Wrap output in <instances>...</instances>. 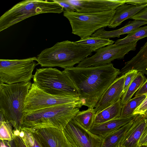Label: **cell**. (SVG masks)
<instances>
[{
    "instance_id": "ffe728a7",
    "label": "cell",
    "mask_w": 147,
    "mask_h": 147,
    "mask_svg": "<svg viewBox=\"0 0 147 147\" xmlns=\"http://www.w3.org/2000/svg\"><path fill=\"white\" fill-rule=\"evenodd\" d=\"M19 136L27 147H49L34 129L22 127Z\"/></svg>"
},
{
    "instance_id": "484cf974",
    "label": "cell",
    "mask_w": 147,
    "mask_h": 147,
    "mask_svg": "<svg viewBox=\"0 0 147 147\" xmlns=\"http://www.w3.org/2000/svg\"><path fill=\"white\" fill-rule=\"evenodd\" d=\"M147 37V26L140 27L128 34L124 38L117 40L115 44L120 45L135 41Z\"/></svg>"
},
{
    "instance_id": "cb8c5ba5",
    "label": "cell",
    "mask_w": 147,
    "mask_h": 147,
    "mask_svg": "<svg viewBox=\"0 0 147 147\" xmlns=\"http://www.w3.org/2000/svg\"><path fill=\"white\" fill-rule=\"evenodd\" d=\"M144 74L138 72L121 99L122 107L131 99L135 93L139 89L146 80Z\"/></svg>"
},
{
    "instance_id": "60d3db41",
    "label": "cell",
    "mask_w": 147,
    "mask_h": 147,
    "mask_svg": "<svg viewBox=\"0 0 147 147\" xmlns=\"http://www.w3.org/2000/svg\"><path fill=\"white\" fill-rule=\"evenodd\" d=\"M118 147H120V146H118Z\"/></svg>"
},
{
    "instance_id": "7c38bea8",
    "label": "cell",
    "mask_w": 147,
    "mask_h": 147,
    "mask_svg": "<svg viewBox=\"0 0 147 147\" xmlns=\"http://www.w3.org/2000/svg\"><path fill=\"white\" fill-rule=\"evenodd\" d=\"M76 11L81 13H96L115 10L125 3V0H66Z\"/></svg>"
},
{
    "instance_id": "5b68a950",
    "label": "cell",
    "mask_w": 147,
    "mask_h": 147,
    "mask_svg": "<svg viewBox=\"0 0 147 147\" xmlns=\"http://www.w3.org/2000/svg\"><path fill=\"white\" fill-rule=\"evenodd\" d=\"M63 8L54 0H25L15 5L0 17V32L30 17L43 13H60Z\"/></svg>"
},
{
    "instance_id": "83f0119b",
    "label": "cell",
    "mask_w": 147,
    "mask_h": 147,
    "mask_svg": "<svg viewBox=\"0 0 147 147\" xmlns=\"http://www.w3.org/2000/svg\"><path fill=\"white\" fill-rule=\"evenodd\" d=\"M0 139L9 141L14 139V129L11 124L6 120L2 113L0 112Z\"/></svg>"
},
{
    "instance_id": "4fadbf2b",
    "label": "cell",
    "mask_w": 147,
    "mask_h": 147,
    "mask_svg": "<svg viewBox=\"0 0 147 147\" xmlns=\"http://www.w3.org/2000/svg\"><path fill=\"white\" fill-rule=\"evenodd\" d=\"M124 76L117 78L107 89L96 104L94 109L97 114L115 103L123 94Z\"/></svg>"
},
{
    "instance_id": "6da1fadb",
    "label": "cell",
    "mask_w": 147,
    "mask_h": 147,
    "mask_svg": "<svg viewBox=\"0 0 147 147\" xmlns=\"http://www.w3.org/2000/svg\"><path fill=\"white\" fill-rule=\"evenodd\" d=\"M76 89L84 105L94 108L102 95L120 74L111 63L84 67H73L63 71Z\"/></svg>"
},
{
    "instance_id": "e0dca14e",
    "label": "cell",
    "mask_w": 147,
    "mask_h": 147,
    "mask_svg": "<svg viewBox=\"0 0 147 147\" xmlns=\"http://www.w3.org/2000/svg\"><path fill=\"white\" fill-rule=\"evenodd\" d=\"M134 70L147 75V41L138 53L125 63L124 67L120 70V74L123 75Z\"/></svg>"
},
{
    "instance_id": "ba28073f",
    "label": "cell",
    "mask_w": 147,
    "mask_h": 147,
    "mask_svg": "<svg viewBox=\"0 0 147 147\" xmlns=\"http://www.w3.org/2000/svg\"><path fill=\"white\" fill-rule=\"evenodd\" d=\"M37 57L22 59H0V83L12 84L30 81Z\"/></svg>"
},
{
    "instance_id": "5bb4252c",
    "label": "cell",
    "mask_w": 147,
    "mask_h": 147,
    "mask_svg": "<svg viewBox=\"0 0 147 147\" xmlns=\"http://www.w3.org/2000/svg\"><path fill=\"white\" fill-rule=\"evenodd\" d=\"M138 115H134L126 117H118L102 123L94 124L89 131L103 139L134 119Z\"/></svg>"
},
{
    "instance_id": "3957f363",
    "label": "cell",
    "mask_w": 147,
    "mask_h": 147,
    "mask_svg": "<svg viewBox=\"0 0 147 147\" xmlns=\"http://www.w3.org/2000/svg\"><path fill=\"white\" fill-rule=\"evenodd\" d=\"M31 85L30 81L12 84L0 83V112L11 124L14 133H20L24 102Z\"/></svg>"
},
{
    "instance_id": "ac0fdd59",
    "label": "cell",
    "mask_w": 147,
    "mask_h": 147,
    "mask_svg": "<svg viewBox=\"0 0 147 147\" xmlns=\"http://www.w3.org/2000/svg\"><path fill=\"white\" fill-rule=\"evenodd\" d=\"M146 24H147V21L134 20L129 21L123 27L117 30L107 31L105 30L104 28H101L97 30L91 36L108 39L116 37L119 38L121 35L128 34L140 26Z\"/></svg>"
},
{
    "instance_id": "30bf717a",
    "label": "cell",
    "mask_w": 147,
    "mask_h": 147,
    "mask_svg": "<svg viewBox=\"0 0 147 147\" xmlns=\"http://www.w3.org/2000/svg\"><path fill=\"white\" fill-rule=\"evenodd\" d=\"M138 41L120 45H110L102 48L93 55L87 57L76 66L84 67L107 64L115 59H123L130 51L136 49Z\"/></svg>"
},
{
    "instance_id": "1f68e13d",
    "label": "cell",
    "mask_w": 147,
    "mask_h": 147,
    "mask_svg": "<svg viewBox=\"0 0 147 147\" xmlns=\"http://www.w3.org/2000/svg\"><path fill=\"white\" fill-rule=\"evenodd\" d=\"M54 1L63 8L64 11L69 12L76 11L74 6L67 2L66 0H54Z\"/></svg>"
},
{
    "instance_id": "7402d4cb",
    "label": "cell",
    "mask_w": 147,
    "mask_h": 147,
    "mask_svg": "<svg viewBox=\"0 0 147 147\" xmlns=\"http://www.w3.org/2000/svg\"><path fill=\"white\" fill-rule=\"evenodd\" d=\"M74 42L78 46L96 52L102 48L113 44L115 41L99 37L90 36Z\"/></svg>"
},
{
    "instance_id": "d590c367",
    "label": "cell",
    "mask_w": 147,
    "mask_h": 147,
    "mask_svg": "<svg viewBox=\"0 0 147 147\" xmlns=\"http://www.w3.org/2000/svg\"><path fill=\"white\" fill-rule=\"evenodd\" d=\"M14 140L16 147H27L22 138L19 135H14Z\"/></svg>"
},
{
    "instance_id": "7a4b0ae2",
    "label": "cell",
    "mask_w": 147,
    "mask_h": 147,
    "mask_svg": "<svg viewBox=\"0 0 147 147\" xmlns=\"http://www.w3.org/2000/svg\"><path fill=\"white\" fill-rule=\"evenodd\" d=\"M83 105L81 100L24 114L22 127L35 130L54 127L63 130Z\"/></svg>"
},
{
    "instance_id": "74e56055",
    "label": "cell",
    "mask_w": 147,
    "mask_h": 147,
    "mask_svg": "<svg viewBox=\"0 0 147 147\" xmlns=\"http://www.w3.org/2000/svg\"><path fill=\"white\" fill-rule=\"evenodd\" d=\"M10 147H16L14 139L11 141H8Z\"/></svg>"
},
{
    "instance_id": "2e32d148",
    "label": "cell",
    "mask_w": 147,
    "mask_h": 147,
    "mask_svg": "<svg viewBox=\"0 0 147 147\" xmlns=\"http://www.w3.org/2000/svg\"><path fill=\"white\" fill-rule=\"evenodd\" d=\"M34 130L49 147H72L63 130L54 127Z\"/></svg>"
},
{
    "instance_id": "836d02e7",
    "label": "cell",
    "mask_w": 147,
    "mask_h": 147,
    "mask_svg": "<svg viewBox=\"0 0 147 147\" xmlns=\"http://www.w3.org/2000/svg\"><path fill=\"white\" fill-rule=\"evenodd\" d=\"M125 3L140 7L147 5V0H126Z\"/></svg>"
},
{
    "instance_id": "44dd1931",
    "label": "cell",
    "mask_w": 147,
    "mask_h": 147,
    "mask_svg": "<svg viewBox=\"0 0 147 147\" xmlns=\"http://www.w3.org/2000/svg\"><path fill=\"white\" fill-rule=\"evenodd\" d=\"M122 107L120 99L115 103L96 114L94 124L102 123L120 117Z\"/></svg>"
},
{
    "instance_id": "8992f818",
    "label": "cell",
    "mask_w": 147,
    "mask_h": 147,
    "mask_svg": "<svg viewBox=\"0 0 147 147\" xmlns=\"http://www.w3.org/2000/svg\"><path fill=\"white\" fill-rule=\"evenodd\" d=\"M115 10L96 13H81L64 11L63 16L69 20L72 33L82 39L91 36L97 30L108 26Z\"/></svg>"
},
{
    "instance_id": "4316f807",
    "label": "cell",
    "mask_w": 147,
    "mask_h": 147,
    "mask_svg": "<svg viewBox=\"0 0 147 147\" xmlns=\"http://www.w3.org/2000/svg\"><path fill=\"white\" fill-rule=\"evenodd\" d=\"M146 96L142 95L135 96L130 99L122 106L120 117H126L134 115V111L142 103Z\"/></svg>"
},
{
    "instance_id": "d6a6232c",
    "label": "cell",
    "mask_w": 147,
    "mask_h": 147,
    "mask_svg": "<svg viewBox=\"0 0 147 147\" xmlns=\"http://www.w3.org/2000/svg\"><path fill=\"white\" fill-rule=\"evenodd\" d=\"M138 146L147 147V122L138 142Z\"/></svg>"
},
{
    "instance_id": "e575fe53",
    "label": "cell",
    "mask_w": 147,
    "mask_h": 147,
    "mask_svg": "<svg viewBox=\"0 0 147 147\" xmlns=\"http://www.w3.org/2000/svg\"><path fill=\"white\" fill-rule=\"evenodd\" d=\"M147 95V78L139 89L136 92L135 96L142 95Z\"/></svg>"
},
{
    "instance_id": "9a60e30c",
    "label": "cell",
    "mask_w": 147,
    "mask_h": 147,
    "mask_svg": "<svg viewBox=\"0 0 147 147\" xmlns=\"http://www.w3.org/2000/svg\"><path fill=\"white\" fill-rule=\"evenodd\" d=\"M147 121L143 115H138L127 131L122 140L120 147H139L138 142Z\"/></svg>"
},
{
    "instance_id": "8d00e7d4",
    "label": "cell",
    "mask_w": 147,
    "mask_h": 147,
    "mask_svg": "<svg viewBox=\"0 0 147 147\" xmlns=\"http://www.w3.org/2000/svg\"><path fill=\"white\" fill-rule=\"evenodd\" d=\"M0 147H10L8 141L0 140Z\"/></svg>"
},
{
    "instance_id": "277c9868",
    "label": "cell",
    "mask_w": 147,
    "mask_h": 147,
    "mask_svg": "<svg viewBox=\"0 0 147 147\" xmlns=\"http://www.w3.org/2000/svg\"><path fill=\"white\" fill-rule=\"evenodd\" d=\"M92 52L66 40L42 51L36 57V61L42 67H58L65 69L79 64L91 55Z\"/></svg>"
},
{
    "instance_id": "603a6c76",
    "label": "cell",
    "mask_w": 147,
    "mask_h": 147,
    "mask_svg": "<svg viewBox=\"0 0 147 147\" xmlns=\"http://www.w3.org/2000/svg\"><path fill=\"white\" fill-rule=\"evenodd\" d=\"M134 119L103 139L100 147H118Z\"/></svg>"
},
{
    "instance_id": "ab89813d",
    "label": "cell",
    "mask_w": 147,
    "mask_h": 147,
    "mask_svg": "<svg viewBox=\"0 0 147 147\" xmlns=\"http://www.w3.org/2000/svg\"><path fill=\"white\" fill-rule=\"evenodd\" d=\"M139 147H147L145 146H140Z\"/></svg>"
},
{
    "instance_id": "f546056e",
    "label": "cell",
    "mask_w": 147,
    "mask_h": 147,
    "mask_svg": "<svg viewBox=\"0 0 147 147\" xmlns=\"http://www.w3.org/2000/svg\"><path fill=\"white\" fill-rule=\"evenodd\" d=\"M147 110V95L140 105L134 110L133 115H144Z\"/></svg>"
},
{
    "instance_id": "52a82bcc",
    "label": "cell",
    "mask_w": 147,
    "mask_h": 147,
    "mask_svg": "<svg viewBox=\"0 0 147 147\" xmlns=\"http://www.w3.org/2000/svg\"><path fill=\"white\" fill-rule=\"evenodd\" d=\"M33 83L44 92L53 95L79 96L71 80L63 72L51 67L37 69Z\"/></svg>"
},
{
    "instance_id": "d4e9b609",
    "label": "cell",
    "mask_w": 147,
    "mask_h": 147,
    "mask_svg": "<svg viewBox=\"0 0 147 147\" xmlns=\"http://www.w3.org/2000/svg\"><path fill=\"white\" fill-rule=\"evenodd\" d=\"M96 112L94 108L79 111L74 118L83 127L89 130L94 124Z\"/></svg>"
},
{
    "instance_id": "4dcf8cb0",
    "label": "cell",
    "mask_w": 147,
    "mask_h": 147,
    "mask_svg": "<svg viewBox=\"0 0 147 147\" xmlns=\"http://www.w3.org/2000/svg\"><path fill=\"white\" fill-rule=\"evenodd\" d=\"M130 19L147 21V5Z\"/></svg>"
},
{
    "instance_id": "8fae6325",
    "label": "cell",
    "mask_w": 147,
    "mask_h": 147,
    "mask_svg": "<svg viewBox=\"0 0 147 147\" xmlns=\"http://www.w3.org/2000/svg\"><path fill=\"white\" fill-rule=\"evenodd\" d=\"M72 147H100L103 139L81 125L74 118L63 130Z\"/></svg>"
},
{
    "instance_id": "9c48e42d",
    "label": "cell",
    "mask_w": 147,
    "mask_h": 147,
    "mask_svg": "<svg viewBox=\"0 0 147 147\" xmlns=\"http://www.w3.org/2000/svg\"><path fill=\"white\" fill-rule=\"evenodd\" d=\"M81 100L78 95L56 96L48 94L38 88L33 83L26 98L24 114Z\"/></svg>"
},
{
    "instance_id": "d6986e66",
    "label": "cell",
    "mask_w": 147,
    "mask_h": 147,
    "mask_svg": "<svg viewBox=\"0 0 147 147\" xmlns=\"http://www.w3.org/2000/svg\"><path fill=\"white\" fill-rule=\"evenodd\" d=\"M147 5L136 7L131 4L125 3L119 6L115 10V15L108 27L116 28L121 25L124 21L130 19Z\"/></svg>"
},
{
    "instance_id": "f35d334b",
    "label": "cell",
    "mask_w": 147,
    "mask_h": 147,
    "mask_svg": "<svg viewBox=\"0 0 147 147\" xmlns=\"http://www.w3.org/2000/svg\"><path fill=\"white\" fill-rule=\"evenodd\" d=\"M144 117H145V118L147 122V110L146 111V112H145V113L144 114Z\"/></svg>"
},
{
    "instance_id": "f1b7e54d",
    "label": "cell",
    "mask_w": 147,
    "mask_h": 147,
    "mask_svg": "<svg viewBox=\"0 0 147 147\" xmlns=\"http://www.w3.org/2000/svg\"><path fill=\"white\" fill-rule=\"evenodd\" d=\"M138 72L136 70H131L124 74V83L123 94L126 91Z\"/></svg>"
}]
</instances>
